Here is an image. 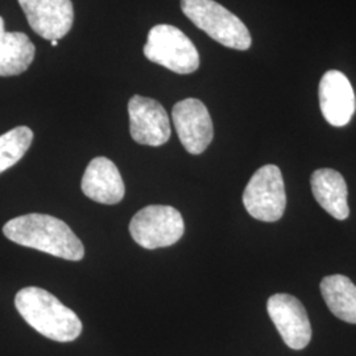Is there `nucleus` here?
Returning a JSON list of instances; mask_svg holds the SVG:
<instances>
[{"label": "nucleus", "instance_id": "obj_1", "mask_svg": "<svg viewBox=\"0 0 356 356\" xmlns=\"http://www.w3.org/2000/svg\"><path fill=\"white\" fill-rule=\"evenodd\" d=\"M3 234L7 239L41 252L79 261L85 256V247L72 229L61 219L48 214H26L8 220Z\"/></svg>", "mask_w": 356, "mask_h": 356}, {"label": "nucleus", "instance_id": "obj_2", "mask_svg": "<svg viewBox=\"0 0 356 356\" xmlns=\"http://www.w3.org/2000/svg\"><path fill=\"white\" fill-rule=\"evenodd\" d=\"M15 306L31 327L51 341L73 342L82 332L76 313L45 289L28 286L19 291Z\"/></svg>", "mask_w": 356, "mask_h": 356}, {"label": "nucleus", "instance_id": "obj_3", "mask_svg": "<svg viewBox=\"0 0 356 356\" xmlns=\"http://www.w3.org/2000/svg\"><path fill=\"white\" fill-rule=\"evenodd\" d=\"M181 8L191 23L216 42L236 51H247L252 38L242 20L214 0H181Z\"/></svg>", "mask_w": 356, "mask_h": 356}, {"label": "nucleus", "instance_id": "obj_4", "mask_svg": "<svg viewBox=\"0 0 356 356\" xmlns=\"http://www.w3.org/2000/svg\"><path fill=\"white\" fill-rule=\"evenodd\" d=\"M144 56L177 74H191L200 67V54L191 38L169 24H159L149 31Z\"/></svg>", "mask_w": 356, "mask_h": 356}, {"label": "nucleus", "instance_id": "obj_5", "mask_svg": "<svg viewBox=\"0 0 356 356\" xmlns=\"http://www.w3.org/2000/svg\"><path fill=\"white\" fill-rule=\"evenodd\" d=\"M129 232L132 239L143 248L156 250L176 244L185 232V223L177 209L151 204L132 218Z\"/></svg>", "mask_w": 356, "mask_h": 356}, {"label": "nucleus", "instance_id": "obj_6", "mask_svg": "<svg viewBox=\"0 0 356 356\" xmlns=\"http://www.w3.org/2000/svg\"><path fill=\"white\" fill-rule=\"evenodd\" d=\"M243 204L248 214L261 222H277L286 206L285 185L280 168L261 166L254 172L243 193Z\"/></svg>", "mask_w": 356, "mask_h": 356}, {"label": "nucleus", "instance_id": "obj_7", "mask_svg": "<svg viewBox=\"0 0 356 356\" xmlns=\"http://www.w3.org/2000/svg\"><path fill=\"white\" fill-rule=\"evenodd\" d=\"M267 310L285 344L292 350L305 348L312 339V325L301 301L291 294L277 293L269 297Z\"/></svg>", "mask_w": 356, "mask_h": 356}, {"label": "nucleus", "instance_id": "obj_8", "mask_svg": "<svg viewBox=\"0 0 356 356\" xmlns=\"http://www.w3.org/2000/svg\"><path fill=\"white\" fill-rule=\"evenodd\" d=\"M172 119L184 148L191 154L204 153L214 138L213 120L204 103L188 98L175 104Z\"/></svg>", "mask_w": 356, "mask_h": 356}, {"label": "nucleus", "instance_id": "obj_9", "mask_svg": "<svg viewBox=\"0 0 356 356\" xmlns=\"http://www.w3.org/2000/svg\"><path fill=\"white\" fill-rule=\"evenodd\" d=\"M129 134L141 145L160 147L169 140L170 120L163 104L152 98L135 95L128 103Z\"/></svg>", "mask_w": 356, "mask_h": 356}, {"label": "nucleus", "instance_id": "obj_10", "mask_svg": "<svg viewBox=\"0 0 356 356\" xmlns=\"http://www.w3.org/2000/svg\"><path fill=\"white\" fill-rule=\"evenodd\" d=\"M28 24L40 38L60 40L73 26L74 10L72 0H17Z\"/></svg>", "mask_w": 356, "mask_h": 356}, {"label": "nucleus", "instance_id": "obj_11", "mask_svg": "<svg viewBox=\"0 0 356 356\" xmlns=\"http://www.w3.org/2000/svg\"><path fill=\"white\" fill-rule=\"evenodd\" d=\"M319 106L323 118L334 127H343L355 114V92L342 72L329 70L319 82Z\"/></svg>", "mask_w": 356, "mask_h": 356}, {"label": "nucleus", "instance_id": "obj_12", "mask_svg": "<svg viewBox=\"0 0 356 356\" xmlns=\"http://www.w3.org/2000/svg\"><path fill=\"white\" fill-rule=\"evenodd\" d=\"M81 186L86 197L103 204H119L126 193L119 169L107 157H95L90 161Z\"/></svg>", "mask_w": 356, "mask_h": 356}, {"label": "nucleus", "instance_id": "obj_13", "mask_svg": "<svg viewBox=\"0 0 356 356\" xmlns=\"http://www.w3.org/2000/svg\"><path fill=\"white\" fill-rule=\"evenodd\" d=\"M310 184L314 198L325 211L338 220L348 218L347 184L339 172L329 168L318 169L312 175Z\"/></svg>", "mask_w": 356, "mask_h": 356}, {"label": "nucleus", "instance_id": "obj_14", "mask_svg": "<svg viewBox=\"0 0 356 356\" xmlns=\"http://www.w3.org/2000/svg\"><path fill=\"white\" fill-rule=\"evenodd\" d=\"M36 48L23 32H7L0 16V76H19L33 63Z\"/></svg>", "mask_w": 356, "mask_h": 356}, {"label": "nucleus", "instance_id": "obj_15", "mask_svg": "<svg viewBox=\"0 0 356 356\" xmlns=\"http://www.w3.org/2000/svg\"><path fill=\"white\" fill-rule=\"evenodd\" d=\"M322 297L337 318L356 325V285L343 275L321 281Z\"/></svg>", "mask_w": 356, "mask_h": 356}, {"label": "nucleus", "instance_id": "obj_16", "mask_svg": "<svg viewBox=\"0 0 356 356\" xmlns=\"http://www.w3.org/2000/svg\"><path fill=\"white\" fill-rule=\"evenodd\" d=\"M33 140V132L26 126L13 128L0 136V173L22 160Z\"/></svg>", "mask_w": 356, "mask_h": 356}, {"label": "nucleus", "instance_id": "obj_17", "mask_svg": "<svg viewBox=\"0 0 356 356\" xmlns=\"http://www.w3.org/2000/svg\"><path fill=\"white\" fill-rule=\"evenodd\" d=\"M51 47H57L58 45V40H51Z\"/></svg>", "mask_w": 356, "mask_h": 356}]
</instances>
